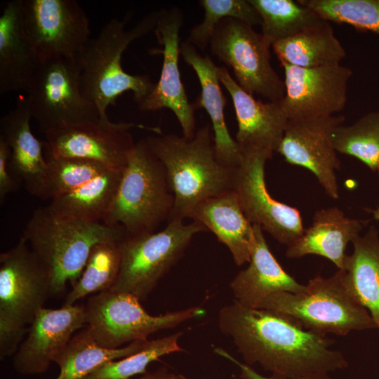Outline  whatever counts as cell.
<instances>
[{
    "label": "cell",
    "mask_w": 379,
    "mask_h": 379,
    "mask_svg": "<svg viewBox=\"0 0 379 379\" xmlns=\"http://www.w3.org/2000/svg\"><path fill=\"white\" fill-rule=\"evenodd\" d=\"M160 10L145 15L133 28L125 29L126 19L114 18L95 38H91L76 57L84 95L95 104L100 120H108L107 109L118 98L132 91L138 102L153 90L155 83L147 75L131 74L122 67L124 51L136 39L154 31Z\"/></svg>",
    "instance_id": "obj_3"
},
{
    "label": "cell",
    "mask_w": 379,
    "mask_h": 379,
    "mask_svg": "<svg viewBox=\"0 0 379 379\" xmlns=\"http://www.w3.org/2000/svg\"><path fill=\"white\" fill-rule=\"evenodd\" d=\"M249 2L261 18V34L270 46L324 20L298 1L249 0Z\"/></svg>",
    "instance_id": "obj_30"
},
{
    "label": "cell",
    "mask_w": 379,
    "mask_h": 379,
    "mask_svg": "<svg viewBox=\"0 0 379 379\" xmlns=\"http://www.w3.org/2000/svg\"><path fill=\"white\" fill-rule=\"evenodd\" d=\"M132 123H95L67 126L44 134V154L97 161L107 169L123 173L135 145Z\"/></svg>",
    "instance_id": "obj_15"
},
{
    "label": "cell",
    "mask_w": 379,
    "mask_h": 379,
    "mask_svg": "<svg viewBox=\"0 0 379 379\" xmlns=\"http://www.w3.org/2000/svg\"><path fill=\"white\" fill-rule=\"evenodd\" d=\"M279 62L303 68L340 65L346 51L329 22L309 28L272 46Z\"/></svg>",
    "instance_id": "obj_27"
},
{
    "label": "cell",
    "mask_w": 379,
    "mask_h": 379,
    "mask_svg": "<svg viewBox=\"0 0 379 379\" xmlns=\"http://www.w3.org/2000/svg\"><path fill=\"white\" fill-rule=\"evenodd\" d=\"M280 63L285 84L281 104L289 121L332 116L343 110L350 68L341 65L303 68Z\"/></svg>",
    "instance_id": "obj_14"
},
{
    "label": "cell",
    "mask_w": 379,
    "mask_h": 379,
    "mask_svg": "<svg viewBox=\"0 0 379 379\" xmlns=\"http://www.w3.org/2000/svg\"><path fill=\"white\" fill-rule=\"evenodd\" d=\"M40 62L25 29L22 0L6 2L0 16V94L27 92Z\"/></svg>",
    "instance_id": "obj_22"
},
{
    "label": "cell",
    "mask_w": 379,
    "mask_h": 379,
    "mask_svg": "<svg viewBox=\"0 0 379 379\" xmlns=\"http://www.w3.org/2000/svg\"><path fill=\"white\" fill-rule=\"evenodd\" d=\"M177 374L170 371L167 367L163 366L156 371L145 375L138 379H175Z\"/></svg>",
    "instance_id": "obj_39"
},
{
    "label": "cell",
    "mask_w": 379,
    "mask_h": 379,
    "mask_svg": "<svg viewBox=\"0 0 379 379\" xmlns=\"http://www.w3.org/2000/svg\"><path fill=\"white\" fill-rule=\"evenodd\" d=\"M145 139L161 162L173 194L169 220L189 218L200 202L232 190L236 168L224 165L217 158L209 124L198 129L190 138L160 133Z\"/></svg>",
    "instance_id": "obj_2"
},
{
    "label": "cell",
    "mask_w": 379,
    "mask_h": 379,
    "mask_svg": "<svg viewBox=\"0 0 379 379\" xmlns=\"http://www.w3.org/2000/svg\"><path fill=\"white\" fill-rule=\"evenodd\" d=\"M345 121L343 116L288 121L277 152L291 164L308 169L326 193L339 199L335 171L340 161L333 145L335 128Z\"/></svg>",
    "instance_id": "obj_17"
},
{
    "label": "cell",
    "mask_w": 379,
    "mask_h": 379,
    "mask_svg": "<svg viewBox=\"0 0 379 379\" xmlns=\"http://www.w3.org/2000/svg\"><path fill=\"white\" fill-rule=\"evenodd\" d=\"M215 353L225 357L234 364L240 370V378L242 379H333L329 375H318L313 377L298 378H281L277 377H266L256 372L253 368L246 364H243L234 358L227 352L222 348L215 349Z\"/></svg>",
    "instance_id": "obj_38"
},
{
    "label": "cell",
    "mask_w": 379,
    "mask_h": 379,
    "mask_svg": "<svg viewBox=\"0 0 379 379\" xmlns=\"http://www.w3.org/2000/svg\"><path fill=\"white\" fill-rule=\"evenodd\" d=\"M363 222L350 218L333 206L315 212L312 223L300 237L288 246L286 256L290 259L307 255H317L331 260L338 270H343L346 247L359 235Z\"/></svg>",
    "instance_id": "obj_25"
},
{
    "label": "cell",
    "mask_w": 379,
    "mask_h": 379,
    "mask_svg": "<svg viewBox=\"0 0 379 379\" xmlns=\"http://www.w3.org/2000/svg\"><path fill=\"white\" fill-rule=\"evenodd\" d=\"M353 252L347 255L343 270L351 291L365 307L379 330V236L371 225L353 241Z\"/></svg>",
    "instance_id": "obj_26"
},
{
    "label": "cell",
    "mask_w": 379,
    "mask_h": 379,
    "mask_svg": "<svg viewBox=\"0 0 379 379\" xmlns=\"http://www.w3.org/2000/svg\"><path fill=\"white\" fill-rule=\"evenodd\" d=\"M218 321L247 365L258 364L274 377L329 375L348 366L343 354L331 348L333 340L305 329L278 312L233 300L220 310Z\"/></svg>",
    "instance_id": "obj_1"
},
{
    "label": "cell",
    "mask_w": 379,
    "mask_h": 379,
    "mask_svg": "<svg viewBox=\"0 0 379 379\" xmlns=\"http://www.w3.org/2000/svg\"><path fill=\"white\" fill-rule=\"evenodd\" d=\"M333 145L337 152L355 157L376 172L379 168V110L364 114L351 125L338 126Z\"/></svg>",
    "instance_id": "obj_33"
},
{
    "label": "cell",
    "mask_w": 379,
    "mask_h": 379,
    "mask_svg": "<svg viewBox=\"0 0 379 379\" xmlns=\"http://www.w3.org/2000/svg\"><path fill=\"white\" fill-rule=\"evenodd\" d=\"M122 173L107 171L75 190L51 201L53 214L86 222H102L113 204Z\"/></svg>",
    "instance_id": "obj_28"
},
{
    "label": "cell",
    "mask_w": 379,
    "mask_h": 379,
    "mask_svg": "<svg viewBox=\"0 0 379 379\" xmlns=\"http://www.w3.org/2000/svg\"><path fill=\"white\" fill-rule=\"evenodd\" d=\"M260 309L285 315L323 336L328 333L344 336L353 331L376 328L368 310L349 288L343 270L329 277L318 274L310 279L304 293H272Z\"/></svg>",
    "instance_id": "obj_5"
},
{
    "label": "cell",
    "mask_w": 379,
    "mask_h": 379,
    "mask_svg": "<svg viewBox=\"0 0 379 379\" xmlns=\"http://www.w3.org/2000/svg\"><path fill=\"white\" fill-rule=\"evenodd\" d=\"M47 168L40 198L51 201L71 192L107 169L89 159L44 154Z\"/></svg>",
    "instance_id": "obj_32"
},
{
    "label": "cell",
    "mask_w": 379,
    "mask_h": 379,
    "mask_svg": "<svg viewBox=\"0 0 379 379\" xmlns=\"http://www.w3.org/2000/svg\"><path fill=\"white\" fill-rule=\"evenodd\" d=\"M51 295L44 266L21 237L0 254V359L13 355L45 301Z\"/></svg>",
    "instance_id": "obj_7"
},
{
    "label": "cell",
    "mask_w": 379,
    "mask_h": 379,
    "mask_svg": "<svg viewBox=\"0 0 379 379\" xmlns=\"http://www.w3.org/2000/svg\"><path fill=\"white\" fill-rule=\"evenodd\" d=\"M207 231L199 222L172 219L157 232L126 236L121 243L119 272L110 291L145 300L181 258L193 237Z\"/></svg>",
    "instance_id": "obj_8"
},
{
    "label": "cell",
    "mask_w": 379,
    "mask_h": 379,
    "mask_svg": "<svg viewBox=\"0 0 379 379\" xmlns=\"http://www.w3.org/2000/svg\"><path fill=\"white\" fill-rule=\"evenodd\" d=\"M140 300L128 293L110 290L91 296L84 305L86 328L101 347L119 348L138 340H146L152 333L174 328L204 314L199 307L152 316Z\"/></svg>",
    "instance_id": "obj_9"
},
{
    "label": "cell",
    "mask_w": 379,
    "mask_h": 379,
    "mask_svg": "<svg viewBox=\"0 0 379 379\" xmlns=\"http://www.w3.org/2000/svg\"><path fill=\"white\" fill-rule=\"evenodd\" d=\"M253 230L249 265L241 270L230 284L234 300L247 307L260 309L272 293H304L306 284L298 283L282 268L272 253L261 227L253 225Z\"/></svg>",
    "instance_id": "obj_20"
},
{
    "label": "cell",
    "mask_w": 379,
    "mask_h": 379,
    "mask_svg": "<svg viewBox=\"0 0 379 379\" xmlns=\"http://www.w3.org/2000/svg\"><path fill=\"white\" fill-rule=\"evenodd\" d=\"M11 149L0 138V203L4 204L6 196L14 192L19 181L15 179L10 168Z\"/></svg>",
    "instance_id": "obj_37"
},
{
    "label": "cell",
    "mask_w": 379,
    "mask_h": 379,
    "mask_svg": "<svg viewBox=\"0 0 379 379\" xmlns=\"http://www.w3.org/2000/svg\"><path fill=\"white\" fill-rule=\"evenodd\" d=\"M25 32L40 62L74 60L91 39L89 18L76 0H22Z\"/></svg>",
    "instance_id": "obj_12"
},
{
    "label": "cell",
    "mask_w": 379,
    "mask_h": 379,
    "mask_svg": "<svg viewBox=\"0 0 379 379\" xmlns=\"http://www.w3.org/2000/svg\"><path fill=\"white\" fill-rule=\"evenodd\" d=\"M209 46L213 55L232 69L235 81L244 91L268 101L284 98L285 84L271 65V46L252 25L224 18L216 27Z\"/></svg>",
    "instance_id": "obj_11"
},
{
    "label": "cell",
    "mask_w": 379,
    "mask_h": 379,
    "mask_svg": "<svg viewBox=\"0 0 379 379\" xmlns=\"http://www.w3.org/2000/svg\"><path fill=\"white\" fill-rule=\"evenodd\" d=\"M174 197L161 162L145 139L130 152L111 209L103 221L121 226L126 236L154 232L171 218Z\"/></svg>",
    "instance_id": "obj_6"
},
{
    "label": "cell",
    "mask_w": 379,
    "mask_h": 379,
    "mask_svg": "<svg viewBox=\"0 0 379 379\" xmlns=\"http://www.w3.org/2000/svg\"><path fill=\"white\" fill-rule=\"evenodd\" d=\"M31 119L25 98L18 99L14 108L1 118L0 138L11 149L10 168L15 179L40 198L47 164L43 141L32 132Z\"/></svg>",
    "instance_id": "obj_21"
},
{
    "label": "cell",
    "mask_w": 379,
    "mask_h": 379,
    "mask_svg": "<svg viewBox=\"0 0 379 379\" xmlns=\"http://www.w3.org/2000/svg\"><path fill=\"white\" fill-rule=\"evenodd\" d=\"M25 98L31 117L46 133L67 126L100 121L98 108L84 94L76 61H42Z\"/></svg>",
    "instance_id": "obj_10"
},
{
    "label": "cell",
    "mask_w": 379,
    "mask_h": 379,
    "mask_svg": "<svg viewBox=\"0 0 379 379\" xmlns=\"http://www.w3.org/2000/svg\"><path fill=\"white\" fill-rule=\"evenodd\" d=\"M204 14L203 20L193 27L187 42L204 51L210 44L214 31L226 18H232L253 27L261 25V18L249 0H200Z\"/></svg>",
    "instance_id": "obj_35"
},
{
    "label": "cell",
    "mask_w": 379,
    "mask_h": 379,
    "mask_svg": "<svg viewBox=\"0 0 379 379\" xmlns=\"http://www.w3.org/2000/svg\"><path fill=\"white\" fill-rule=\"evenodd\" d=\"M183 21V13L179 8L160 9L154 30L159 44L163 46L159 51L163 55L160 77L152 92L136 103L145 112L169 109L179 121L182 135L190 138L197 131L194 114L197 109L189 101L179 69V33Z\"/></svg>",
    "instance_id": "obj_16"
},
{
    "label": "cell",
    "mask_w": 379,
    "mask_h": 379,
    "mask_svg": "<svg viewBox=\"0 0 379 379\" xmlns=\"http://www.w3.org/2000/svg\"><path fill=\"white\" fill-rule=\"evenodd\" d=\"M377 172L378 173V175H379V168H378V169Z\"/></svg>",
    "instance_id": "obj_42"
},
{
    "label": "cell",
    "mask_w": 379,
    "mask_h": 379,
    "mask_svg": "<svg viewBox=\"0 0 379 379\" xmlns=\"http://www.w3.org/2000/svg\"><path fill=\"white\" fill-rule=\"evenodd\" d=\"M218 72L233 102L238 124L235 140L241 152H262L272 159L288 121L281 100H256L239 86L226 67H218Z\"/></svg>",
    "instance_id": "obj_19"
},
{
    "label": "cell",
    "mask_w": 379,
    "mask_h": 379,
    "mask_svg": "<svg viewBox=\"0 0 379 379\" xmlns=\"http://www.w3.org/2000/svg\"><path fill=\"white\" fill-rule=\"evenodd\" d=\"M175 379H188V378L183 375L178 374L176 375Z\"/></svg>",
    "instance_id": "obj_41"
},
{
    "label": "cell",
    "mask_w": 379,
    "mask_h": 379,
    "mask_svg": "<svg viewBox=\"0 0 379 379\" xmlns=\"http://www.w3.org/2000/svg\"><path fill=\"white\" fill-rule=\"evenodd\" d=\"M86 323L84 305L41 308L30 324L26 338L13 354V366L22 375L46 372Z\"/></svg>",
    "instance_id": "obj_18"
},
{
    "label": "cell",
    "mask_w": 379,
    "mask_h": 379,
    "mask_svg": "<svg viewBox=\"0 0 379 379\" xmlns=\"http://www.w3.org/2000/svg\"><path fill=\"white\" fill-rule=\"evenodd\" d=\"M369 211L373 214L375 219L379 220V208L374 210L370 209Z\"/></svg>",
    "instance_id": "obj_40"
},
{
    "label": "cell",
    "mask_w": 379,
    "mask_h": 379,
    "mask_svg": "<svg viewBox=\"0 0 379 379\" xmlns=\"http://www.w3.org/2000/svg\"><path fill=\"white\" fill-rule=\"evenodd\" d=\"M269 159L262 152H242L232 190L248 220L288 247L300 237L305 228L298 208L276 200L269 193L265 178V166Z\"/></svg>",
    "instance_id": "obj_13"
},
{
    "label": "cell",
    "mask_w": 379,
    "mask_h": 379,
    "mask_svg": "<svg viewBox=\"0 0 379 379\" xmlns=\"http://www.w3.org/2000/svg\"><path fill=\"white\" fill-rule=\"evenodd\" d=\"M328 22L347 24L379 36V0H300Z\"/></svg>",
    "instance_id": "obj_34"
},
{
    "label": "cell",
    "mask_w": 379,
    "mask_h": 379,
    "mask_svg": "<svg viewBox=\"0 0 379 379\" xmlns=\"http://www.w3.org/2000/svg\"><path fill=\"white\" fill-rule=\"evenodd\" d=\"M189 218L212 232L227 247L237 265L249 262L254 237L253 225L246 216L233 190L200 202Z\"/></svg>",
    "instance_id": "obj_24"
},
{
    "label": "cell",
    "mask_w": 379,
    "mask_h": 379,
    "mask_svg": "<svg viewBox=\"0 0 379 379\" xmlns=\"http://www.w3.org/2000/svg\"><path fill=\"white\" fill-rule=\"evenodd\" d=\"M138 340L115 349L100 346L86 328L74 334L56 357L60 373L55 379H83L106 362L118 360L142 350L148 343Z\"/></svg>",
    "instance_id": "obj_29"
},
{
    "label": "cell",
    "mask_w": 379,
    "mask_h": 379,
    "mask_svg": "<svg viewBox=\"0 0 379 379\" xmlns=\"http://www.w3.org/2000/svg\"><path fill=\"white\" fill-rule=\"evenodd\" d=\"M126 236L121 226L69 219L36 209L22 236L50 279L51 295H60L79 279L98 244Z\"/></svg>",
    "instance_id": "obj_4"
},
{
    "label": "cell",
    "mask_w": 379,
    "mask_h": 379,
    "mask_svg": "<svg viewBox=\"0 0 379 379\" xmlns=\"http://www.w3.org/2000/svg\"><path fill=\"white\" fill-rule=\"evenodd\" d=\"M180 53L199 79L201 93L194 104L196 109H205L211 119L216 157L224 165L236 168L242 160V153L225 123V98L220 88L218 66L208 55H201L186 41L180 43Z\"/></svg>",
    "instance_id": "obj_23"
},
{
    "label": "cell",
    "mask_w": 379,
    "mask_h": 379,
    "mask_svg": "<svg viewBox=\"0 0 379 379\" xmlns=\"http://www.w3.org/2000/svg\"><path fill=\"white\" fill-rule=\"evenodd\" d=\"M182 332L149 340L140 351L126 357L108 361L95 368L83 379H128L137 374L146 373L147 366L159 357L183 351L179 345Z\"/></svg>",
    "instance_id": "obj_36"
},
{
    "label": "cell",
    "mask_w": 379,
    "mask_h": 379,
    "mask_svg": "<svg viewBox=\"0 0 379 379\" xmlns=\"http://www.w3.org/2000/svg\"><path fill=\"white\" fill-rule=\"evenodd\" d=\"M125 237L103 241L93 248L79 279L67 294L63 305H74L87 295L112 287L119 272L121 243Z\"/></svg>",
    "instance_id": "obj_31"
}]
</instances>
